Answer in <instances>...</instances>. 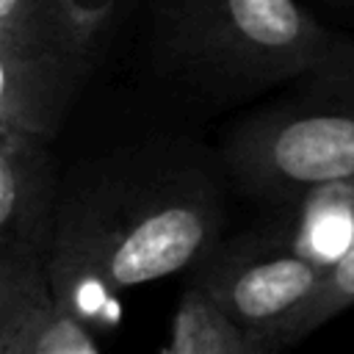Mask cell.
Listing matches in <instances>:
<instances>
[{
    "instance_id": "6da1fadb",
    "label": "cell",
    "mask_w": 354,
    "mask_h": 354,
    "mask_svg": "<svg viewBox=\"0 0 354 354\" xmlns=\"http://www.w3.org/2000/svg\"><path fill=\"white\" fill-rule=\"evenodd\" d=\"M221 205L205 174H100L61 199L50 282L61 313L88 324L113 293L196 268L221 241Z\"/></svg>"
},
{
    "instance_id": "7a4b0ae2",
    "label": "cell",
    "mask_w": 354,
    "mask_h": 354,
    "mask_svg": "<svg viewBox=\"0 0 354 354\" xmlns=\"http://www.w3.org/2000/svg\"><path fill=\"white\" fill-rule=\"evenodd\" d=\"M224 160L241 191L277 205L354 180V41L340 39L296 97L246 119L230 136Z\"/></svg>"
},
{
    "instance_id": "3957f363",
    "label": "cell",
    "mask_w": 354,
    "mask_h": 354,
    "mask_svg": "<svg viewBox=\"0 0 354 354\" xmlns=\"http://www.w3.org/2000/svg\"><path fill=\"white\" fill-rule=\"evenodd\" d=\"M160 30L174 66L232 91L299 80L340 44L299 0H163Z\"/></svg>"
},
{
    "instance_id": "277c9868",
    "label": "cell",
    "mask_w": 354,
    "mask_h": 354,
    "mask_svg": "<svg viewBox=\"0 0 354 354\" xmlns=\"http://www.w3.org/2000/svg\"><path fill=\"white\" fill-rule=\"evenodd\" d=\"M324 274L326 268L304 257L279 227L218 243L194 268L191 285L243 332L277 343L288 321L315 296Z\"/></svg>"
},
{
    "instance_id": "5b68a950",
    "label": "cell",
    "mask_w": 354,
    "mask_h": 354,
    "mask_svg": "<svg viewBox=\"0 0 354 354\" xmlns=\"http://www.w3.org/2000/svg\"><path fill=\"white\" fill-rule=\"evenodd\" d=\"M58 210V174L47 141L0 124V260L50 263Z\"/></svg>"
},
{
    "instance_id": "8992f818",
    "label": "cell",
    "mask_w": 354,
    "mask_h": 354,
    "mask_svg": "<svg viewBox=\"0 0 354 354\" xmlns=\"http://www.w3.org/2000/svg\"><path fill=\"white\" fill-rule=\"evenodd\" d=\"M88 64L64 55L0 53V124L50 141L61 130Z\"/></svg>"
},
{
    "instance_id": "52a82bcc",
    "label": "cell",
    "mask_w": 354,
    "mask_h": 354,
    "mask_svg": "<svg viewBox=\"0 0 354 354\" xmlns=\"http://www.w3.org/2000/svg\"><path fill=\"white\" fill-rule=\"evenodd\" d=\"M58 315L47 263L0 260V354H41Z\"/></svg>"
},
{
    "instance_id": "ba28073f",
    "label": "cell",
    "mask_w": 354,
    "mask_h": 354,
    "mask_svg": "<svg viewBox=\"0 0 354 354\" xmlns=\"http://www.w3.org/2000/svg\"><path fill=\"white\" fill-rule=\"evenodd\" d=\"M97 39L66 0H0V53L91 61Z\"/></svg>"
},
{
    "instance_id": "9c48e42d",
    "label": "cell",
    "mask_w": 354,
    "mask_h": 354,
    "mask_svg": "<svg viewBox=\"0 0 354 354\" xmlns=\"http://www.w3.org/2000/svg\"><path fill=\"white\" fill-rule=\"evenodd\" d=\"M288 205H299V218L285 232L318 266L329 268L354 243V180L310 188Z\"/></svg>"
},
{
    "instance_id": "30bf717a",
    "label": "cell",
    "mask_w": 354,
    "mask_h": 354,
    "mask_svg": "<svg viewBox=\"0 0 354 354\" xmlns=\"http://www.w3.org/2000/svg\"><path fill=\"white\" fill-rule=\"evenodd\" d=\"M252 335L230 321L199 288L188 285L163 354H243Z\"/></svg>"
},
{
    "instance_id": "8fae6325",
    "label": "cell",
    "mask_w": 354,
    "mask_h": 354,
    "mask_svg": "<svg viewBox=\"0 0 354 354\" xmlns=\"http://www.w3.org/2000/svg\"><path fill=\"white\" fill-rule=\"evenodd\" d=\"M351 304H354V243L346 249V254H340L326 268L315 296L288 321V326L279 332L277 343L279 346L299 343L313 329H318L321 324H326L332 315L343 313Z\"/></svg>"
},
{
    "instance_id": "7c38bea8",
    "label": "cell",
    "mask_w": 354,
    "mask_h": 354,
    "mask_svg": "<svg viewBox=\"0 0 354 354\" xmlns=\"http://www.w3.org/2000/svg\"><path fill=\"white\" fill-rule=\"evenodd\" d=\"M66 6L72 8V14H75L94 36H100V33L105 30L111 14H113L116 0H66Z\"/></svg>"
},
{
    "instance_id": "4fadbf2b",
    "label": "cell",
    "mask_w": 354,
    "mask_h": 354,
    "mask_svg": "<svg viewBox=\"0 0 354 354\" xmlns=\"http://www.w3.org/2000/svg\"><path fill=\"white\" fill-rule=\"evenodd\" d=\"M285 348H288V346H279V343H274V340H268V337L252 335V340H249V346H246L243 354H285Z\"/></svg>"
},
{
    "instance_id": "5bb4252c",
    "label": "cell",
    "mask_w": 354,
    "mask_h": 354,
    "mask_svg": "<svg viewBox=\"0 0 354 354\" xmlns=\"http://www.w3.org/2000/svg\"><path fill=\"white\" fill-rule=\"evenodd\" d=\"M324 3H332V6H340V8H354V0H324Z\"/></svg>"
}]
</instances>
